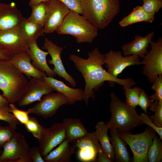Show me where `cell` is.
<instances>
[{
	"instance_id": "obj_1",
	"label": "cell",
	"mask_w": 162,
	"mask_h": 162,
	"mask_svg": "<svg viewBox=\"0 0 162 162\" xmlns=\"http://www.w3.org/2000/svg\"><path fill=\"white\" fill-rule=\"evenodd\" d=\"M87 59H84L74 54H70L69 58L76 69L80 72L85 81L83 91V100L86 106L89 105V100L94 101L96 98L95 92L98 91L105 81L110 86H113L116 83L123 86L131 87L136 84L130 78L119 79L110 75L103 68L105 64L104 54L101 53L97 47L88 53Z\"/></svg>"
},
{
	"instance_id": "obj_2",
	"label": "cell",
	"mask_w": 162,
	"mask_h": 162,
	"mask_svg": "<svg viewBox=\"0 0 162 162\" xmlns=\"http://www.w3.org/2000/svg\"><path fill=\"white\" fill-rule=\"evenodd\" d=\"M82 15L98 29H103L120 11L119 0H81Z\"/></svg>"
},
{
	"instance_id": "obj_3",
	"label": "cell",
	"mask_w": 162,
	"mask_h": 162,
	"mask_svg": "<svg viewBox=\"0 0 162 162\" xmlns=\"http://www.w3.org/2000/svg\"><path fill=\"white\" fill-rule=\"evenodd\" d=\"M28 81L9 60L0 59V90L9 104L18 101L26 90Z\"/></svg>"
},
{
	"instance_id": "obj_4",
	"label": "cell",
	"mask_w": 162,
	"mask_h": 162,
	"mask_svg": "<svg viewBox=\"0 0 162 162\" xmlns=\"http://www.w3.org/2000/svg\"><path fill=\"white\" fill-rule=\"evenodd\" d=\"M110 111L111 116L106 124L116 128L119 134L130 132L135 128L143 124L135 109L120 100L114 92L110 94Z\"/></svg>"
},
{
	"instance_id": "obj_5",
	"label": "cell",
	"mask_w": 162,
	"mask_h": 162,
	"mask_svg": "<svg viewBox=\"0 0 162 162\" xmlns=\"http://www.w3.org/2000/svg\"><path fill=\"white\" fill-rule=\"evenodd\" d=\"M98 30L82 15L70 10L56 31L59 34L73 36L78 43H91L98 35Z\"/></svg>"
},
{
	"instance_id": "obj_6",
	"label": "cell",
	"mask_w": 162,
	"mask_h": 162,
	"mask_svg": "<svg viewBox=\"0 0 162 162\" xmlns=\"http://www.w3.org/2000/svg\"><path fill=\"white\" fill-rule=\"evenodd\" d=\"M156 132L149 127L143 132L133 134L130 132L119 133L120 137L130 147L133 154V162H148L147 152Z\"/></svg>"
},
{
	"instance_id": "obj_7",
	"label": "cell",
	"mask_w": 162,
	"mask_h": 162,
	"mask_svg": "<svg viewBox=\"0 0 162 162\" xmlns=\"http://www.w3.org/2000/svg\"><path fill=\"white\" fill-rule=\"evenodd\" d=\"M2 148L0 162H32L31 148L19 132H16Z\"/></svg>"
},
{
	"instance_id": "obj_8",
	"label": "cell",
	"mask_w": 162,
	"mask_h": 162,
	"mask_svg": "<svg viewBox=\"0 0 162 162\" xmlns=\"http://www.w3.org/2000/svg\"><path fill=\"white\" fill-rule=\"evenodd\" d=\"M151 50L143 58L142 73L148 82L152 83L157 76L162 75V39L156 42L152 40L150 44Z\"/></svg>"
},
{
	"instance_id": "obj_9",
	"label": "cell",
	"mask_w": 162,
	"mask_h": 162,
	"mask_svg": "<svg viewBox=\"0 0 162 162\" xmlns=\"http://www.w3.org/2000/svg\"><path fill=\"white\" fill-rule=\"evenodd\" d=\"M67 99L62 94L58 92L45 94L42 99L27 111L44 118H51L56 113L59 108L67 104Z\"/></svg>"
},
{
	"instance_id": "obj_10",
	"label": "cell",
	"mask_w": 162,
	"mask_h": 162,
	"mask_svg": "<svg viewBox=\"0 0 162 162\" xmlns=\"http://www.w3.org/2000/svg\"><path fill=\"white\" fill-rule=\"evenodd\" d=\"M105 66L107 72L111 76L118 78L127 67L130 66L142 64L140 58L135 55L122 56L121 51L110 50L104 54Z\"/></svg>"
},
{
	"instance_id": "obj_11",
	"label": "cell",
	"mask_w": 162,
	"mask_h": 162,
	"mask_svg": "<svg viewBox=\"0 0 162 162\" xmlns=\"http://www.w3.org/2000/svg\"><path fill=\"white\" fill-rule=\"evenodd\" d=\"M45 4L46 14L43 28L45 33L49 34L56 31L70 10L58 0H49Z\"/></svg>"
},
{
	"instance_id": "obj_12",
	"label": "cell",
	"mask_w": 162,
	"mask_h": 162,
	"mask_svg": "<svg viewBox=\"0 0 162 162\" xmlns=\"http://www.w3.org/2000/svg\"><path fill=\"white\" fill-rule=\"evenodd\" d=\"M28 42L20 33V28L0 31V50L10 58L28 49Z\"/></svg>"
},
{
	"instance_id": "obj_13",
	"label": "cell",
	"mask_w": 162,
	"mask_h": 162,
	"mask_svg": "<svg viewBox=\"0 0 162 162\" xmlns=\"http://www.w3.org/2000/svg\"><path fill=\"white\" fill-rule=\"evenodd\" d=\"M66 138L64 128L62 122L56 123L50 127H44L40 138L38 140L39 148L44 157Z\"/></svg>"
},
{
	"instance_id": "obj_14",
	"label": "cell",
	"mask_w": 162,
	"mask_h": 162,
	"mask_svg": "<svg viewBox=\"0 0 162 162\" xmlns=\"http://www.w3.org/2000/svg\"><path fill=\"white\" fill-rule=\"evenodd\" d=\"M54 89L42 79L31 77L26 90L18 102L19 106L28 105L40 101L43 95L53 92Z\"/></svg>"
},
{
	"instance_id": "obj_15",
	"label": "cell",
	"mask_w": 162,
	"mask_h": 162,
	"mask_svg": "<svg viewBox=\"0 0 162 162\" xmlns=\"http://www.w3.org/2000/svg\"><path fill=\"white\" fill-rule=\"evenodd\" d=\"M73 144L77 149L76 157L82 162H96L97 156L101 146L94 132H88L85 136L76 139Z\"/></svg>"
},
{
	"instance_id": "obj_16",
	"label": "cell",
	"mask_w": 162,
	"mask_h": 162,
	"mask_svg": "<svg viewBox=\"0 0 162 162\" xmlns=\"http://www.w3.org/2000/svg\"><path fill=\"white\" fill-rule=\"evenodd\" d=\"M43 48L47 50L51 57V59H49L47 62L50 64H53L54 68L52 70L55 74L63 78L65 80L70 83L73 88L76 85L75 79L65 69L61 58V53L63 48L53 43L48 38H44Z\"/></svg>"
},
{
	"instance_id": "obj_17",
	"label": "cell",
	"mask_w": 162,
	"mask_h": 162,
	"mask_svg": "<svg viewBox=\"0 0 162 162\" xmlns=\"http://www.w3.org/2000/svg\"><path fill=\"white\" fill-rule=\"evenodd\" d=\"M24 18L14 4L0 3V31L20 28Z\"/></svg>"
},
{
	"instance_id": "obj_18",
	"label": "cell",
	"mask_w": 162,
	"mask_h": 162,
	"mask_svg": "<svg viewBox=\"0 0 162 162\" xmlns=\"http://www.w3.org/2000/svg\"><path fill=\"white\" fill-rule=\"evenodd\" d=\"M12 65L28 78L42 79L47 76L46 74L34 67L31 63L32 60L27 51H23L12 56L9 60Z\"/></svg>"
},
{
	"instance_id": "obj_19",
	"label": "cell",
	"mask_w": 162,
	"mask_h": 162,
	"mask_svg": "<svg viewBox=\"0 0 162 162\" xmlns=\"http://www.w3.org/2000/svg\"><path fill=\"white\" fill-rule=\"evenodd\" d=\"M154 34V32L152 31L144 37L136 34L131 42L122 46L123 56L133 55L143 58L148 52V48Z\"/></svg>"
},
{
	"instance_id": "obj_20",
	"label": "cell",
	"mask_w": 162,
	"mask_h": 162,
	"mask_svg": "<svg viewBox=\"0 0 162 162\" xmlns=\"http://www.w3.org/2000/svg\"><path fill=\"white\" fill-rule=\"evenodd\" d=\"M28 49L27 50L32 60V65L38 70L45 72L48 76L53 77L56 74L47 64L46 56L49 54L38 46L37 41H30L28 42Z\"/></svg>"
},
{
	"instance_id": "obj_21",
	"label": "cell",
	"mask_w": 162,
	"mask_h": 162,
	"mask_svg": "<svg viewBox=\"0 0 162 162\" xmlns=\"http://www.w3.org/2000/svg\"><path fill=\"white\" fill-rule=\"evenodd\" d=\"M43 79L55 91L62 94L67 99V104H74L76 101L83 100V91L80 88H74L66 85L63 82L52 77L44 76Z\"/></svg>"
},
{
	"instance_id": "obj_22",
	"label": "cell",
	"mask_w": 162,
	"mask_h": 162,
	"mask_svg": "<svg viewBox=\"0 0 162 162\" xmlns=\"http://www.w3.org/2000/svg\"><path fill=\"white\" fill-rule=\"evenodd\" d=\"M65 139L56 149L44 157L46 162H72L71 157L75 153L76 148Z\"/></svg>"
},
{
	"instance_id": "obj_23",
	"label": "cell",
	"mask_w": 162,
	"mask_h": 162,
	"mask_svg": "<svg viewBox=\"0 0 162 162\" xmlns=\"http://www.w3.org/2000/svg\"><path fill=\"white\" fill-rule=\"evenodd\" d=\"M110 140L114 152L115 161L130 162L131 158L128 152L125 142L120 137L116 128L110 129Z\"/></svg>"
},
{
	"instance_id": "obj_24",
	"label": "cell",
	"mask_w": 162,
	"mask_h": 162,
	"mask_svg": "<svg viewBox=\"0 0 162 162\" xmlns=\"http://www.w3.org/2000/svg\"><path fill=\"white\" fill-rule=\"evenodd\" d=\"M62 123L65 129V139L70 142L88 133L78 118H64Z\"/></svg>"
},
{
	"instance_id": "obj_25",
	"label": "cell",
	"mask_w": 162,
	"mask_h": 162,
	"mask_svg": "<svg viewBox=\"0 0 162 162\" xmlns=\"http://www.w3.org/2000/svg\"><path fill=\"white\" fill-rule=\"evenodd\" d=\"M95 128L94 134L100 142L103 151L113 162L114 161V151L107 134L109 126L106 123L100 121L98 122Z\"/></svg>"
},
{
	"instance_id": "obj_26",
	"label": "cell",
	"mask_w": 162,
	"mask_h": 162,
	"mask_svg": "<svg viewBox=\"0 0 162 162\" xmlns=\"http://www.w3.org/2000/svg\"><path fill=\"white\" fill-rule=\"evenodd\" d=\"M20 31L22 37L27 42L37 41L40 37L44 36L45 33L43 26L25 17L20 25Z\"/></svg>"
},
{
	"instance_id": "obj_27",
	"label": "cell",
	"mask_w": 162,
	"mask_h": 162,
	"mask_svg": "<svg viewBox=\"0 0 162 162\" xmlns=\"http://www.w3.org/2000/svg\"><path fill=\"white\" fill-rule=\"evenodd\" d=\"M154 18V15L146 12L141 6L134 8L132 12L124 17L119 22L120 26L124 27L133 24L145 22L152 23Z\"/></svg>"
},
{
	"instance_id": "obj_28",
	"label": "cell",
	"mask_w": 162,
	"mask_h": 162,
	"mask_svg": "<svg viewBox=\"0 0 162 162\" xmlns=\"http://www.w3.org/2000/svg\"><path fill=\"white\" fill-rule=\"evenodd\" d=\"M157 135L154 137L147 152L148 162H160L162 159V143Z\"/></svg>"
},
{
	"instance_id": "obj_29",
	"label": "cell",
	"mask_w": 162,
	"mask_h": 162,
	"mask_svg": "<svg viewBox=\"0 0 162 162\" xmlns=\"http://www.w3.org/2000/svg\"><path fill=\"white\" fill-rule=\"evenodd\" d=\"M31 14L27 18L32 22L44 26L46 14L45 2H42L32 5Z\"/></svg>"
},
{
	"instance_id": "obj_30",
	"label": "cell",
	"mask_w": 162,
	"mask_h": 162,
	"mask_svg": "<svg viewBox=\"0 0 162 162\" xmlns=\"http://www.w3.org/2000/svg\"><path fill=\"white\" fill-rule=\"evenodd\" d=\"M126 98V103L131 107L135 109L138 106L140 92L142 88L136 86L133 88L122 86Z\"/></svg>"
},
{
	"instance_id": "obj_31",
	"label": "cell",
	"mask_w": 162,
	"mask_h": 162,
	"mask_svg": "<svg viewBox=\"0 0 162 162\" xmlns=\"http://www.w3.org/2000/svg\"><path fill=\"white\" fill-rule=\"evenodd\" d=\"M27 131L31 133L38 140L40 138L44 127L35 117H29L27 122L24 124Z\"/></svg>"
},
{
	"instance_id": "obj_32",
	"label": "cell",
	"mask_w": 162,
	"mask_h": 162,
	"mask_svg": "<svg viewBox=\"0 0 162 162\" xmlns=\"http://www.w3.org/2000/svg\"><path fill=\"white\" fill-rule=\"evenodd\" d=\"M149 110L155 112L154 114L148 116L154 124L158 127H162V102L154 101Z\"/></svg>"
},
{
	"instance_id": "obj_33",
	"label": "cell",
	"mask_w": 162,
	"mask_h": 162,
	"mask_svg": "<svg viewBox=\"0 0 162 162\" xmlns=\"http://www.w3.org/2000/svg\"><path fill=\"white\" fill-rule=\"evenodd\" d=\"M151 88L155 93L148 96L150 99L162 102V75L157 76L154 80Z\"/></svg>"
},
{
	"instance_id": "obj_34",
	"label": "cell",
	"mask_w": 162,
	"mask_h": 162,
	"mask_svg": "<svg viewBox=\"0 0 162 162\" xmlns=\"http://www.w3.org/2000/svg\"><path fill=\"white\" fill-rule=\"evenodd\" d=\"M0 120L3 121L16 130L19 122L14 115L9 111V106L0 108Z\"/></svg>"
},
{
	"instance_id": "obj_35",
	"label": "cell",
	"mask_w": 162,
	"mask_h": 162,
	"mask_svg": "<svg viewBox=\"0 0 162 162\" xmlns=\"http://www.w3.org/2000/svg\"><path fill=\"white\" fill-rule=\"evenodd\" d=\"M16 130L9 125L0 126V149L13 137L16 132Z\"/></svg>"
},
{
	"instance_id": "obj_36",
	"label": "cell",
	"mask_w": 162,
	"mask_h": 162,
	"mask_svg": "<svg viewBox=\"0 0 162 162\" xmlns=\"http://www.w3.org/2000/svg\"><path fill=\"white\" fill-rule=\"evenodd\" d=\"M142 6L144 10L148 13L154 15L162 8V0H142Z\"/></svg>"
},
{
	"instance_id": "obj_37",
	"label": "cell",
	"mask_w": 162,
	"mask_h": 162,
	"mask_svg": "<svg viewBox=\"0 0 162 162\" xmlns=\"http://www.w3.org/2000/svg\"><path fill=\"white\" fill-rule=\"evenodd\" d=\"M14 104H9V111L12 113L19 122L20 124H25L28 121L29 116V113L27 111H23L19 109Z\"/></svg>"
},
{
	"instance_id": "obj_38",
	"label": "cell",
	"mask_w": 162,
	"mask_h": 162,
	"mask_svg": "<svg viewBox=\"0 0 162 162\" xmlns=\"http://www.w3.org/2000/svg\"><path fill=\"white\" fill-rule=\"evenodd\" d=\"M154 100L150 99L143 89H141L139 97L138 105L141 109L147 114L148 108L151 106Z\"/></svg>"
},
{
	"instance_id": "obj_39",
	"label": "cell",
	"mask_w": 162,
	"mask_h": 162,
	"mask_svg": "<svg viewBox=\"0 0 162 162\" xmlns=\"http://www.w3.org/2000/svg\"><path fill=\"white\" fill-rule=\"evenodd\" d=\"M140 118L143 124H145L153 130L159 135L161 140H162V128L158 127L154 124L153 121L151 120L147 114L142 113L139 115Z\"/></svg>"
},
{
	"instance_id": "obj_40",
	"label": "cell",
	"mask_w": 162,
	"mask_h": 162,
	"mask_svg": "<svg viewBox=\"0 0 162 162\" xmlns=\"http://www.w3.org/2000/svg\"><path fill=\"white\" fill-rule=\"evenodd\" d=\"M58 0L66 5L70 10L82 15L81 4V0Z\"/></svg>"
},
{
	"instance_id": "obj_41",
	"label": "cell",
	"mask_w": 162,
	"mask_h": 162,
	"mask_svg": "<svg viewBox=\"0 0 162 162\" xmlns=\"http://www.w3.org/2000/svg\"><path fill=\"white\" fill-rule=\"evenodd\" d=\"M31 153L32 162H45L39 147H34L31 148Z\"/></svg>"
},
{
	"instance_id": "obj_42",
	"label": "cell",
	"mask_w": 162,
	"mask_h": 162,
	"mask_svg": "<svg viewBox=\"0 0 162 162\" xmlns=\"http://www.w3.org/2000/svg\"><path fill=\"white\" fill-rule=\"evenodd\" d=\"M98 158L96 162H112L113 161L107 156L103 151L101 146L98 152Z\"/></svg>"
},
{
	"instance_id": "obj_43",
	"label": "cell",
	"mask_w": 162,
	"mask_h": 162,
	"mask_svg": "<svg viewBox=\"0 0 162 162\" xmlns=\"http://www.w3.org/2000/svg\"><path fill=\"white\" fill-rule=\"evenodd\" d=\"M9 103L6 99L0 94V108L8 107Z\"/></svg>"
},
{
	"instance_id": "obj_44",
	"label": "cell",
	"mask_w": 162,
	"mask_h": 162,
	"mask_svg": "<svg viewBox=\"0 0 162 162\" xmlns=\"http://www.w3.org/2000/svg\"><path fill=\"white\" fill-rule=\"evenodd\" d=\"M49 0H30L29 5L31 7L33 5L38 4L42 2H46Z\"/></svg>"
},
{
	"instance_id": "obj_45",
	"label": "cell",
	"mask_w": 162,
	"mask_h": 162,
	"mask_svg": "<svg viewBox=\"0 0 162 162\" xmlns=\"http://www.w3.org/2000/svg\"><path fill=\"white\" fill-rule=\"evenodd\" d=\"M10 58L3 53L0 50V59L9 60Z\"/></svg>"
},
{
	"instance_id": "obj_46",
	"label": "cell",
	"mask_w": 162,
	"mask_h": 162,
	"mask_svg": "<svg viewBox=\"0 0 162 162\" xmlns=\"http://www.w3.org/2000/svg\"><path fill=\"white\" fill-rule=\"evenodd\" d=\"M2 150L1 149H0V154H1V153H2Z\"/></svg>"
},
{
	"instance_id": "obj_47",
	"label": "cell",
	"mask_w": 162,
	"mask_h": 162,
	"mask_svg": "<svg viewBox=\"0 0 162 162\" xmlns=\"http://www.w3.org/2000/svg\"><path fill=\"white\" fill-rule=\"evenodd\" d=\"M0 155H1V154H0Z\"/></svg>"
}]
</instances>
